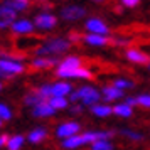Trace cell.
I'll return each mask as SVG.
<instances>
[{
    "mask_svg": "<svg viewBox=\"0 0 150 150\" xmlns=\"http://www.w3.org/2000/svg\"><path fill=\"white\" fill-rule=\"evenodd\" d=\"M32 30H34V24L32 22L25 21V19H22V21H15L12 24V32L17 35H30L32 34Z\"/></svg>",
    "mask_w": 150,
    "mask_h": 150,
    "instance_id": "obj_15",
    "label": "cell"
},
{
    "mask_svg": "<svg viewBox=\"0 0 150 150\" xmlns=\"http://www.w3.org/2000/svg\"><path fill=\"white\" fill-rule=\"evenodd\" d=\"M56 76L59 78H76V79H89L93 78V73L89 68H76L71 71H56Z\"/></svg>",
    "mask_w": 150,
    "mask_h": 150,
    "instance_id": "obj_7",
    "label": "cell"
},
{
    "mask_svg": "<svg viewBox=\"0 0 150 150\" xmlns=\"http://www.w3.org/2000/svg\"><path fill=\"white\" fill-rule=\"evenodd\" d=\"M0 91H2V83H0Z\"/></svg>",
    "mask_w": 150,
    "mask_h": 150,
    "instance_id": "obj_38",
    "label": "cell"
},
{
    "mask_svg": "<svg viewBox=\"0 0 150 150\" xmlns=\"http://www.w3.org/2000/svg\"><path fill=\"white\" fill-rule=\"evenodd\" d=\"M24 145V137L22 135H14L8 138V143H7V150H19Z\"/></svg>",
    "mask_w": 150,
    "mask_h": 150,
    "instance_id": "obj_24",
    "label": "cell"
},
{
    "mask_svg": "<svg viewBox=\"0 0 150 150\" xmlns=\"http://www.w3.org/2000/svg\"><path fill=\"white\" fill-rule=\"evenodd\" d=\"M93 2H96V4H103V2H106V0H93Z\"/></svg>",
    "mask_w": 150,
    "mask_h": 150,
    "instance_id": "obj_36",
    "label": "cell"
},
{
    "mask_svg": "<svg viewBox=\"0 0 150 150\" xmlns=\"http://www.w3.org/2000/svg\"><path fill=\"white\" fill-rule=\"evenodd\" d=\"M71 83L68 81H59V83H54L51 86V98H66V95L71 93Z\"/></svg>",
    "mask_w": 150,
    "mask_h": 150,
    "instance_id": "obj_16",
    "label": "cell"
},
{
    "mask_svg": "<svg viewBox=\"0 0 150 150\" xmlns=\"http://www.w3.org/2000/svg\"><path fill=\"white\" fill-rule=\"evenodd\" d=\"M137 98V105H140L143 108H150V95H140L135 96Z\"/></svg>",
    "mask_w": 150,
    "mask_h": 150,
    "instance_id": "obj_29",
    "label": "cell"
},
{
    "mask_svg": "<svg viewBox=\"0 0 150 150\" xmlns=\"http://www.w3.org/2000/svg\"><path fill=\"white\" fill-rule=\"evenodd\" d=\"M73 46V42L68 41V39H62V37H54V39H49L46 41L42 46L35 49V54L37 56H47V57H56V56L62 54V52H66L69 51Z\"/></svg>",
    "mask_w": 150,
    "mask_h": 150,
    "instance_id": "obj_2",
    "label": "cell"
},
{
    "mask_svg": "<svg viewBox=\"0 0 150 150\" xmlns=\"http://www.w3.org/2000/svg\"><path fill=\"white\" fill-rule=\"evenodd\" d=\"M37 91H39V93L46 98V100L51 96V86H49V84H42V86H39V88H37Z\"/></svg>",
    "mask_w": 150,
    "mask_h": 150,
    "instance_id": "obj_31",
    "label": "cell"
},
{
    "mask_svg": "<svg viewBox=\"0 0 150 150\" xmlns=\"http://www.w3.org/2000/svg\"><path fill=\"white\" fill-rule=\"evenodd\" d=\"M14 2H25L27 4V0H14Z\"/></svg>",
    "mask_w": 150,
    "mask_h": 150,
    "instance_id": "obj_37",
    "label": "cell"
},
{
    "mask_svg": "<svg viewBox=\"0 0 150 150\" xmlns=\"http://www.w3.org/2000/svg\"><path fill=\"white\" fill-rule=\"evenodd\" d=\"M86 15V8L79 5H68L61 10V17L66 21H79Z\"/></svg>",
    "mask_w": 150,
    "mask_h": 150,
    "instance_id": "obj_10",
    "label": "cell"
},
{
    "mask_svg": "<svg viewBox=\"0 0 150 150\" xmlns=\"http://www.w3.org/2000/svg\"><path fill=\"white\" fill-rule=\"evenodd\" d=\"M81 130V123L78 122H66L62 123V125H59V128H57V132H56V135L59 137V138H71V137L78 135V132Z\"/></svg>",
    "mask_w": 150,
    "mask_h": 150,
    "instance_id": "obj_6",
    "label": "cell"
},
{
    "mask_svg": "<svg viewBox=\"0 0 150 150\" xmlns=\"http://www.w3.org/2000/svg\"><path fill=\"white\" fill-rule=\"evenodd\" d=\"M103 98L106 100V101H113V100H118V98H123V91H120V89H116L113 84L111 86H105L101 91Z\"/></svg>",
    "mask_w": 150,
    "mask_h": 150,
    "instance_id": "obj_19",
    "label": "cell"
},
{
    "mask_svg": "<svg viewBox=\"0 0 150 150\" xmlns=\"http://www.w3.org/2000/svg\"><path fill=\"white\" fill-rule=\"evenodd\" d=\"M86 30H88V34H96V35H108L111 30H110V27L105 24V22L101 21V19H89L88 22H86Z\"/></svg>",
    "mask_w": 150,
    "mask_h": 150,
    "instance_id": "obj_5",
    "label": "cell"
},
{
    "mask_svg": "<svg viewBox=\"0 0 150 150\" xmlns=\"http://www.w3.org/2000/svg\"><path fill=\"white\" fill-rule=\"evenodd\" d=\"M29 142L30 143H41L44 138H47V130L46 128H35V130H32L30 133H29Z\"/></svg>",
    "mask_w": 150,
    "mask_h": 150,
    "instance_id": "obj_20",
    "label": "cell"
},
{
    "mask_svg": "<svg viewBox=\"0 0 150 150\" xmlns=\"http://www.w3.org/2000/svg\"><path fill=\"white\" fill-rule=\"evenodd\" d=\"M91 150H113V145L110 143V140H98L91 143Z\"/></svg>",
    "mask_w": 150,
    "mask_h": 150,
    "instance_id": "obj_26",
    "label": "cell"
},
{
    "mask_svg": "<svg viewBox=\"0 0 150 150\" xmlns=\"http://www.w3.org/2000/svg\"><path fill=\"white\" fill-rule=\"evenodd\" d=\"M59 64V59L57 57H35L30 61L29 64V69H34V71H41V69H49Z\"/></svg>",
    "mask_w": 150,
    "mask_h": 150,
    "instance_id": "obj_13",
    "label": "cell"
},
{
    "mask_svg": "<svg viewBox=\"0 0 150 150\" xmlns=\"http://www.w3.org/2000/svg\"><path fill=\"white\" fill-rule=\"evenodd\" d=\"M2 123H4V122H2V120H0V127H2Z\"/></svg>",
    "mask_w": 150,
    "mask_h": 150,
    "instance_id": "obj_40",
    "label": "cell"
},
{
    "mask_svg": "<svg viewBox=\"0 0 150 150\" xmlns=\"http://www.w3.org/2000/svg\"><path fill=\"white\" fill-rule=\"evenodd\" d=\"M10 78H12V76H8L7 73H4V71L0 69V79H10Z\"/></svg>",
    "mask_w": 150,
    "mask_h": 150,
    "instance_id": "obj_34",
    "label": "cell"
},
{
    "mask_svg": "<svg viewBox=\"0 0 150 150\" xmlns=\"http://www.w3.org/2000/svg\"><path fill=\"white\" fill-rule=\"evenodd\" d=\"M4 5L8 7L10 10H14L15 14H17V12H22V10H27V8H29V4H25V2H14V0H7V2H4Z\"/></svg>",
    "mask_w": 150,
    "mask_h": 150,
    "instance_id": "obj_23",
    "label": "cell"
},
{
    "mask_svg": "<svg viewBox=\"0 0 150 150\" xmlns=\"http://www.w3.org/2000/svg\"><path fill=\"white\" fill-rule=\"evenodd\" d=\"M37 2H46V0H37Z\"/></svg>",
    "mask_w": 150,
    "mask_h": 150,
    "instance_id": "obj_39",
    "label": "cell"
},
{
    "mask_svg": "<svg viewBox=\"0 0 150 150\" xmlns=\"http://www.w3.org/2000/svg\"><path fill=\"white\" fill-rule=\"evenodd\" d=\"M100 91L98 89H95L93 86H83V88L76 89V91H73L71 93V101H81L83 106H95V105H98V101H100Z\"/></svg>",
    "mask_w": 150,
    "mask_h": 150,
    "instance_id": "obj_3",
    "label": "cell"
},
{
    "mask_svg": "<svg viewBox=\"0 0 150 150\" xmlns=\"http://www.w3.org/2000/svg\"><path fill=\"white\" fill-rule=\"evenodd\" d=\"M54 113L56 111L51 108V105H49L47 101L42 103V105H37V106L32 108V115L37 116V118H46V116H51V115H54Z\"/></svg>",
    "mask_w": 150,
    "mask_h": 150,
    "instance_id": "obj_18",
    "label": "cell"
},
{
    "mask_svg": "<svg viewBox=\"0 0 150 150\" xmlns=\"http://www.w3.org/2000/svg\"><path fill=\"white\" fill-rule=\"evenodd\" d=\"M0 69L4 73H7L8 76H15V74H22L25 68L22 66L21 62L14 61V59H0Z\"/></svg>",
    "mask_w": 150,
    "mask_h": 150,
    "instance_id": "obj_11",
    "label": "cell"
},
{
    "mask_svg": "<svg viewBox=\"0 0 150 150\" xmlns=\"http://www.w3.org/2000/svg\"><path fill=\"white\" fill-rule=\"evenodd\" d=\"M113 86H115L116 89L123 91V89L133 88V81H130V79H115V81H113Z\"/></svg>",
    "mask_w": 150,
    "mask_h": 150,
    "instance_id": "obj_27",
    "label": "cell"
},
{
    "mask_svg": "<svg viewBox=\"0 0 150 150\" xmlns=\"http://www.w3.org/2000/svg\"><path fill=\"white\" fill-rule=\"evenodd\" d=\"M71 111H73V113H81V106H73Z\"/></svg>",
    "mask_w": 150,
    "mask_h": 150,
    "instance_id": "obj_35",
    "label": "cell"
},
{
    "mask_svg": "<svg viewBox=\"0 0 150 150\" xmlns=\"http://www.w3.org/2000/svg\"><path fill=\"white\" fill-rule=\"evenodd\" d=\"M122 133L125 137H128V138H132V140H137V142H138V140H142L143 137L140 135V133H137V132H132V130H122Z\"/></svg>",
    "mask_w": 150,
    "mask_h": 150,
    "instance_id": "obj_30",
    "label": "cell"
},
{
    "mask_svg": "<svg viewBox=\"0 0 150 150\" xmlns=\"http://www.w3.org/2000/svg\"><path fill=\"white\" fill-rule=\"evenodd\" d=\"M120 2H122L123 7H128V8H133L140 4V0H120Z\"/></svg>",
    "mask_w": 150,
    "mask_h": 150,
    "instance_id": "obj_32",
    "label": "cell"
},
{
    "mask_svg": "<svg viewBox=\"0 0 150 150\" xmlns=\"http://www.w3.org/2000/svg\"><path fill=\"white\" fill-rule=\"evenodd\" d=\"M47 100L44 98V96L37 91V89H32V91H29L27 95L24 96V103L25 105H29V106H37V105H42V103H46Z\"/></svg>",
    "mask_w": 150,
    "mask_h": 150,
    "instance_id": "obj_17",
    "label": "cell"
},
{
    "mask_svg": "<svg viewBox=\"0 0 150 150\" xmlns=\"http://www.w3.org/2000/svg\"><path fill=\"white\" fill-rule=\"evenodd\" d=\"M7 143H8V135H0V149L7 147Z\"/></svg>",
    "mask_w": 150,
    "mask_h": 150,
    "instance_id": "obj_33",
    "label": "cell"
},
{
    "mask_svg": "<svg viewBox=\"0 0 150 150\" xmlns=\"http://www.w3.org/2000/svg\"><path fill=\"white\" fill-rule=\"evenodd\" d=\"M115 135V132L111 130H103V132H84L81 135H74L71 138L62 140V147L64 149H78L84 143H95L98 140H108Z\"/></svg>",
    "mask_w": 150,
    "mask_h": 150,
    "instance_id": "obj_1",
    "label": "cell"
},
{
    "mask_svg": "<svg viewBox=\"0 0 150 150\" xmlns=\"http://www.w3.org/2000/svg\"><path fill=\"white\" fill-rule=\"evenodd\" d=\"M71 41H83L84 44H89V46H110L113 44V39H110L106 35H96V34H71Z\"/></svg>",
    "mask_w": 150,
    "mask_h": 150,
    "instance_id": "obj_4",
    "label": "cell"
},
{
    "mask_svg": "<svg viewBox=\"0 0 150 150\" xmlns=\"http://www.w3.org/2000/svg\"><path fill=\"white\" fill-rule=\"evenodd\" d=\"M113 113L118 116H123V118H128V116L133 115V108L128 106L127 103L125 105H116V106H113Z\"/></svg>",
    "mask_w": 150,
    "mask_h": 150,
    "instance_id": "obj_22",
    "label": "cell"
},
{
    "mask_svg": "<svg viewBox=\"0 0 150 150\" xmlns=\"http://www.w3.org/2000/svg\"><path fill=\"white\" fill-rule=\"evenodd\" d=\"M10 118H12V110L8 108L7 105L0 103V120H2V122H7Z\"/></svg>",
    "mask_w": 150,
    "mask_h": 150,
    "instance_id": "obj_28",
    "label": "cell"
},
{
    "mask_svg": "<svg viewBox=\"0 0 150 150\" xmlns=\"http://www.w3.org/2000/svg\"><path fill=\"white\" fill-rule=\"evenodd\" d=\"M49 105H51V108L54 110H62V108H66V106H68V100H66V98H54V96H52V98H49Z\"/></svg>",
    "mask_w": 150,
    "mask_h": 150,
    "instance_id": "obj_25",
    "label": "cell"
},
{
    "mask_svg": "<svg viewBox=\"0 0 150 150\" xmlns=\"http://www.w3.org/2000/svg\"><path fill=\"white\" fill-rule=\"evenodd\" d=\"M83 66H84L83 57H79V56H66L62 61H59L56 71H71V69H76V68H83Z\"/></svg>",
    "mask_w": 150,
    "mask_h": 150,
    "instance_id": "obj_9",
    "label": "cell"
},
{
    "mask_svg": "<svg viewBox=\"0 0 150 150\" xmlns=\"http://www.w3.org/2000/svg\"><path fill=\"white\" fill-rule=\"evenodd\" d=\"M15 17H17V14H15L14 10L5 7L4 4L0 5V29L12 27V24L15 22Z\"/></svg>",
    "mask_w": 150,
    "mask_h": 150,
    "instance_id": "obj_14",
    "label": "cell"
},
{
    "mask_svg": "<svg viewBox=\"0 0 150 150\" xmlns=\"http://www.w3.org/2000/svg\"><path fill=\"white\" fill-rule=\"evenodd\" d=\"M91 113L96 116H101V118H105V116H108L113 113V108L111 106H108V105H95V106H91Z\"/></svg>",
    "mask_w": 150,
    "mask_h": 150,
    "instance_id": "obj_21",
    "label": "cell"
},
{
    "mask_svg": "<svg viewBox=\"0 0 150 150\" xmlns=\"http://www.w3.org/2000/svg\"><path fill=\"white\" fill-rule=\"evenodd\" d=\"M127 59L132 62H135V64H149L150 62V56L147 52H143L142 49H135V47H128L127 49Z\"/></svg>",
    "mask_w": 150,
    "mask_h": 150,
    "instance_id": "obj_12",
    "label": "cell"
},
{
    "mask_svg": "<svg viewBox=\"0 0 150 150\" xmlns=\"http://www.w3.org/2000/svg\"><path fill=\"white\" fill-rule=\"evenodd\" d=\"M35 27L41 29V30H49V29L56 27V24H57V17L52 14H49V12H44V14H39L35 17Z\"/></svg>",
    "mask_w": 150,
    "mask_h": 150,
    "instance_id": "obj_8",
    "label": "cell"
}]
</instances>
